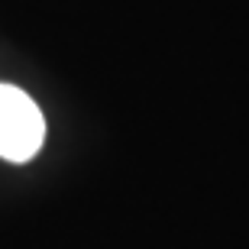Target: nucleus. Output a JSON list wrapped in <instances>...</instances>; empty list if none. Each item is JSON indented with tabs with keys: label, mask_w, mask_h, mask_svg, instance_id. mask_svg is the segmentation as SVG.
<instances>
[{
	"label": "nucleus",
	"mask_w": 249,
	"mask_h": 249,
	"mask_svg": "<svg viewBox=\"0 0 249 249\" xmlns=\"http://www.w3.org/2000/svg\"><path fill=\"white\" fill-rule=\"evenodd\" d=\"M46 142V117L17 84H0V159L29 162Z\"/></svg>",
	"instance_id": "obj_1"
}]
</instances>
